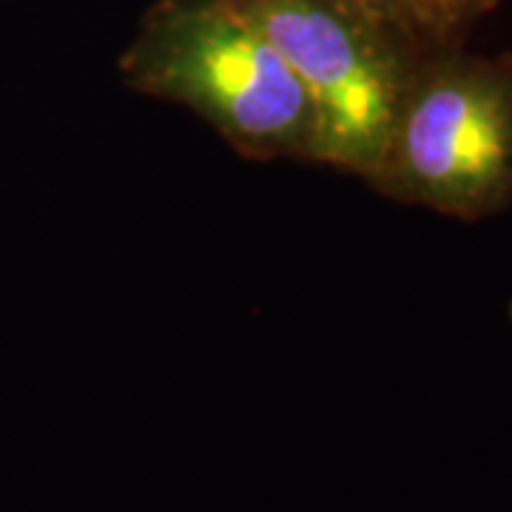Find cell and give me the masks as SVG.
Returning <instances> with one entry per match:
<instances>
[{
	"label": "cell",
	"mask_w": 512,
	"mask_h": 512,
	"mask_svg": "<svg viewBox=\"0 0 512 512\" xmlns=\"http://www.w3.org/2000/svg\"><path fill=\"white\" fill-rule=\"evenodd\" d=\"M120 74L128 89L194 111L248 160L313 163L311 97L231 0H157Z\"/></svg>",
	"instance_id": "obj_1"
},
{
	"label": "cell",
	"mask_w": 512,
	"mask_h": 512,
	"mask_svg": "<svg viewBox=\"0 0 512 512\" xmlns=\"http://www.w3.org/2000/svg\"><path fill=\"white\" fill-rule=\"evenodd\" d=\"M367 183L467 222L504 211L512 202V55L456 46L421 57Z\"/></svg>",
	"instance_id": "obj_2"
},
{
	"label": "cell",
	"mask_w": 512,
	"mask_h": 512,
	"mask_svg": "<svg viewBox=\"0 0 512 512\" xmlns=\"http://www.w3.org/2000/svg\"><path fill=\"white\" fill-rule=\"evenodd\" d=\"M288 63L316 117L313 163L370 177L421 63L350 0H231Z\"/></svg>",
	"instance_id": "obj_3"
},
{
	"label": "cell",
	"mask_w": 512,
	"mask_h": 512,
	"mask_svg": "<svg viewBox=\"0 0 512 512\" xmlns=\"http://www.w3.org/2000/svg\"><path fill=\"white\" fill-rule=\"evenodd\" d=\"M390 32L402 35L424 55L464 46L478 20H484L498 0H350Z\"/></svg>",
	"instance_id": "obj_4"
},
{
	"label": "cell",
	"mask_w": 512,
	"mask_h": 512,
	"mask_svg": "<svg viewBox=\"0 0 512 512\" xmlns=\"http://www.w3.org/2000/svg\"><path fill=\"white\" fill-rule=\"evenodd\" d=\"M510 319H512V299H510Z\"/></svg>",
	"instance_id": "obj_5"
}]
</instances>
